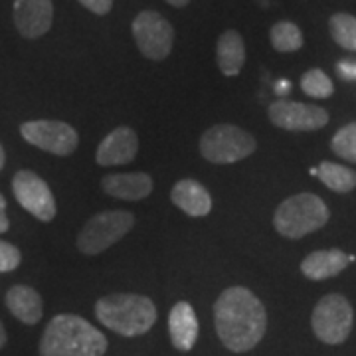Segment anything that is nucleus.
I'll use <instances>...</instances> for the list:
<instances>
[{
	"mask_svg": "<svg viewBox=\"0 0 356 356\" xmlns=\"http://www.w3.org/2000/svg\"><path fill=\"white\" fill-rule=\"evenodd\" d=\"M133 38L139 46L140 54L153 62L168 58L175 44V28L163 14L154 10H143L133 20Z\"/></svg>",
	"mask_w": 356,
	"mask_h": 356,
	"instance_id": "obj_8",
	"label": "nucleus"
},
{
	"mask_svg": "<svg viewBox=\"0 0 356 356\" xmlns=\"http://www.w3.org/2000/svg\"><path fill=\"white\" fill-rule=\"evenodd\" d=\"M198 331H200L198 318L191 303L178 301L168 315V332H170V341L175 344V348L188 353L198 341Z\"/></svg>",
	"mask_w": 356,
	"mask_h": 356,
	"instance_id": "obj_15",
	"label": "nucleus"
},
{
	"mask_svg": "<svg viewBox=\"0 0 356 356\" xmlns=\"http://www.w3.org/2000/svg\"><path fill=\"white\" fill-rule=\"evenodd\" d=\"M13 192L16 202L24 208L26 212H30L34 218H38L40 222H50L56 218V200L51 194L50 186L46 184V180L32 172V170H20L13 178Z\"/></svg>",
	"mask_w": 356,
	"mask_h": 356,
	"instance_id": "obj_10",
	"label": "nucleus"
},
{
	"mask_svg": "<svg viewBox=\"0 0 356 356\" xmlns=\"http://www.w3.org/2000/svg\"><path fill=\"white\" fill-rule=\"evenodd\" d=\"M54 22L51 0H14V24L28 40L44 36Z\"/></svg>",
	"mask_w": 356,
	"mask_h": 356,
	"instance_id": "obj_12",
	"label": "nucleus"
},
{
	"mask_svg": "<svg viewBox=\"0 0 356 356\" xmlns=\"http://www.w3.org/2000/svg\"><path fill=\"white\" fill-rule=\"evenodd\" d=\"M332 40L348 51H356V16L346 13L332 14L329 20Z\"/></svg>",
	"mask_w": 356,
	"mask_h": 356,
	"instance_id": "obj_22",
	"label": "nucleus"
},
{
	"mask_svg": "<svg viewBox=\"0 0 356 356\" xmlns=\"http://www.w3.org/2000/svg\"><path fill=\"white\" fill-rule=\"evenodd\" d=\"M79 4L86 6L93 14H99V16L109 14L113 8V0H79Z\"/></svg>",
	"mask_w": 356,
	"mask_h": 356,
	"instance_id": "obj_26",
	"label": "nucleus"
},
{
	"mask_svg": "<svg viewBox=\"0 0 356 356\" xmlns=\"http://www.w3.org/2000/svg\"><path fill=\"white\" fill-rule=\"evenodd\" d=\"M355 261L353 255H346L341 250H318L309 254L301 264L303 275L313 281L331 280L346 269V266Z\"/></svg>",
	"mask_w": 356,
	"mask_h": 356,
	"instance_id": "obj_16",
	"label": "nucleus"
},
{
	"mask_svg": "<svg viewBox=\"0 0 356 356\" xmlns=\"http://www.w3.org/2000/svg\"><path fill=\"white\" fill-rule=\"evenodd\" d=\"M301 89H303V93H307L309 97L327 99V97L332 95L334 86H332L331 77L327 76L323 70H309L301 77Z\"/></svg>",
	"mask_w": 356,
	"mask_h": 356,
	"instance_id": "obj_23",
	"label": "nucleus"
},
{
	"mask_svg": "<svg viewBox=\"0 0 356 356\" xmlns=\"http://www.w3.org/2000/svg\"><path fill=\"white\" fill-rule=\"evenodd\" d=\"M269 38H271V46L281 54H291L303 48V32L299 30V26L287 20L271 26Z\"/></svg>",
	"mask_w": 356,
	"mask_h": 356,
	"instance_id": "obj_21",
	"label": "nucleus"
},
{
	"mask_svg": "<svg viewBox=\"0 0 356 356\" xmlns=\"http://www.w3.org/2000/svg\"><path fill=\"white\" fill-rule=\"evenodd\" d=\"M329 208L317 194L301 192L283 200L275 210L273 226L281 236L289 240H299L321 229L329 222Z\"/></svg>",
	"mask_w": 356,
	"mask_h": 356,
	"instance_id": "obj_4",
	"label": "nucleus"
},
{
	"mask_svg": "<svg viewBox=\"0 0 356 356\" xmlns=\"http://www.w3.org/2000/svg\"><path fill=\"white\" fill-rule=\"evenodd\" d=\"M95 317L109 331L123 337H139L156 323L154 303L137 293H115L95 303Z\"/></svg>",
	"mask_w": 356,
	"mask_h": 356,
	"instance_id": "obj_3",
	"label": "nucleus"
},
{
	"mask_svg": "<svg viewBox=\"0 0 356 356\" xmlns=\"http://www.w3.org/2000/svg\"><path fill=\"white\" fill-rule=\"evenodd\" d=\"M6 339H8V337H6V329H4V325H2V321H0V348L6 344Z\"/></svg>",
	"mask_w": 356,
	"mask_h": 356,
	"instance_id": "obj_31",
	"label": "nucleus"
},
{
	"mask_svg": "<svg viewBox=\"0 0 356 356\" xmlns=\"http://www.w3.org/2000/svg\"><path fill=\"white\" fill-rule=\"evenodd\" d=\"M6 307L14 317L22 321L24 325H36L44 313L40 293L28 285L10 287L6 293Z\"/></svg>",
	"mask_w": 356,
	"mask_h": 356,
	"instance_id": "obj_18",
	"label": "nucleus"
},
{
	"mask_svg": "<svg viewBox=\"0 0 356 356\" xmlns=\"http://www.w3.org/2000/svg\"><path fill=\"white\" fill-rule=\"evenodd\" d=\"M317 177L327 188L334 192H350L356 188V172L348 166L325 161L317 168Z\"/></svg>",
	"mask_w": 356,
	"mask_h": 356,
	"instance_id": "obj_20",
	"label": "nucleus"
},
{
	"mask_svg": "<svg viewBox=\"0 0 356 356\" xmlns=\"http://www.w3.org/2000/svg\"><path fill=\"white\" fill-rule=\"evenodd\" d=\"M269 121L285 131H318L329 123V113L317 105L280 99L269 105Z\"/></svg>",
	"mask_w": 356,
	"mask_h": 356,
	"instance_id": "obj_11",
	"label": "nucleus"
},
{
	"mask_svg": "<svg viewBox=\"0 0 356 356\" xmlns=\"http://www.w3.org/2000/svg\"><path fill=\"white\" fill-rule=\"evenodd\" d=\"M4 163H6V154H4V149H2V145H0V170L4 168Z\"/></svg>",
	"mask_w": 356,
	"mask_h": 356,
	"instance_id": "obj_32",
	"label": "nucleus"
},
{
	"mask_svg": "<svg viewBox=\"0 0 356 356\" xmlns=\"http://www.w3.org/2000/svg\"><path fill=\"white\" fill-rule=\"evenodd\" d=\"M22 261V254L20 250L13 245V243L0 240V273H8L14 271Z\"/></svg>",
	"mask_w": 356,
	"mask_h": 356,
	"instance_id": "obj_25",
	"label": "nucleus"
},
{
	"mask_svg": "<svg viewBox=\"0 0 356 356\" xmlns=\"http://www.w3.org/2000/svg\"><path fill=\"white\" fill-rule=\"evenodd\" d=\"M170 198L184 214L192 218H202L210 214V210H212L210 192L206 191L200 182L191 180V178L178 180L172 192H170Z\"/></svg>",
	"mask_w": 356,
	"mask_h": 356,
	"instance_id": "obj_17",
	"label": "nucleus"
},
{
	"mask_svg": "<svg viewBox=\"0 0 356 356\" xmlns=\"http://www.w3.org/2000/svg\"><path fill=\"white\" fill-rule=\"evenodd\" d=\"M20 135L30 145L58 156L72 154L79 145L77 131L64 121H48V119L26 121L20 125Z\"/></svg>",
	"mask_w": 356,
	"mask_h": 356,
	"instance_id": "obj_9",
	"label": "nucleus"
},
{
	"mask_svg": "<svg viewBox=\"0 0 356 356\" xmlns=\"http://www.w3.org/2000/svg\"><path fill=\"white\" fill-rule=\"evenodd\" d=\"M170 6H175V8H184V6H188L191 4V0H166Z\"/></svg>",
	"mask_w": 356,
	"mask_h": 356,
	"instance_id": "obj_30",
	"label": "nucleus"
},
{
	"mask_svg": "<svg viewBox=\"0 0 356 356\" xmlns=\"http://www.w3.org/2000/svg\"><path fill=\"white\" fill-rule=\"evenodd\" d=\"M8 228H10V222H8V218H6V200H4V196L0 194V234L8 232Z\"/></svg>",
	"mask_w": 356,
	"mask_h": 356,
	"instance_id": "obj_28",
	"label": "nucleus"
},
{
	"mask_svg": "<svg viewBox=\"0 0 356 356\" xmlns=\"http://www.w3.org/2000/svg\"><path fill=\"white\" fill-rule=\"evenodd\" d=\"M275 91L280 93V95H287L289 91H291V83L287 81V79H281L275 83Z\"/></svg>",
	"mask_w": 356,
	"mask_h": 356,
	"instance_id": "obj_29",
	"label": "nucleus"
},
{
	"mask_svg": "<svg viewBox=\"0 0 356 356\" xmlns=\"http://www.w3.org/2000/svg\"><path fill=\"white\" fill-rule=\"evenodd\" d=\"M139 151L137 133L131 127L113 129L97 147L95 161L102 166H121L129 165Z\"/></svg>",
	"mask_w": 356,
	"mask_h": 356,
	"instance_id": "obj_13",
	"label": "nucleus"
},
{
	"mask_svg": "<svg viewBox=\"0 0 356 356\" xmlns=\"http://www.w3.org/2000/svg\"><path fill=\"white\" fill-rule=\"evenodd\" d=\"M216 60L220 72L226 77L238 76L245 64V44L238 30H226L216 44Z\"/></svg>",
	"mask_w": 356,
	"mask_h": 356,
	"instance_id": "obj_19",
	"label": "nucleus"
},
{
	"mask_svg": "<svg viewBox=\"0 0 356 356\" xmlns=\"http://www.w3.org/2000/svg\"><path fill=\"white\" fill-rule=\"evenodd\" d=\"M332 153L348 163H356V123L344 125L334 133L331 140Z\"/></svg>",
	"mask_w": 356,
	"mask_h": 356,
	"instance_id": "obj_24",
	"label": "nucleus"
},
{
	"mask_svg": "<svg viewBox=\"0 0 356 356\" xmlns=\"http://www.w3.org/2000/svg\"><path fill=\"white\" fill-rule=\"evenodd\" d=\"M135 226V216L127 210H109L89 218L77 236V248L86 255H97L125 238Z\"/></svg>",
	"mask_w": 356,
	"mask_h": 356,
	"instance_id": "obj_5",
	"label": "nucleus"
},
{
	"mask_svg": "<svg viewBox=\"0 0 356 356\" xmlns=\"http://www.w3.org/2000/svg\"><path fill=\"white\" fill-rule=\"evenodd\" d=\"M355 323V313L348 299H344L339 293L325 295L318 301L313 315H311V325L317 334L318 341L325 344H341L348 339Z\"/></svg>",
	"mask_w": 356,
	"mask_h": 356,
	"instance_id": "obj_7",
	"label": "nucleus"
},
{
	"mask_svg": "<svg viewBox=\"0 0 356 356\" xmlns=\"http://www.w3.org/2000/svg\"><path fill=\"white\" fill-rule=\"evenodd\" d=\"M105 194L119 200H143L153 192V178L147 172H125V175H107L102 180Z\"/></svg>",
	"mask_w": 356,
	"mask_h": 356,
	"instance_id": "obj_14",
	"label": "nucleus"
},
{
	"mask_svg": "<svg viewBox=\"0 0 356 356\" xmlns=\"http://www.w3.org/2000/svg\"><path fill=\"white\" fill-rule=\"evenodd\" d=\"M107 339L99 329L77 315H56L40 341V356H103Z\"/></svg>",
	"mask_w": 356,
	"mask_h": 356,
	"instance_id": "obj_2",
	"label": "nucleus"
},
{
	"mask_svg": "<svg viewBox=\"0 0 356 356\" xmlns=\"http://www.w3.org/2000/svg\"><path fill=\"white\" fill-rule=\"evenodd\" d=\"M214 323L226 348L232 353H248L266 334V307L250 289L228 287L214 303Z\"/></svg>",
	"mask_w": 356,
	"mask_h": 356,
	"instance_id": "obj_1",
	"label": "nucleus"
},
{
	"mask_svg": "<svg viewBox=\"0 0 356 356\" xmlns=\"http://www.w3.org/2000/svg\"><path fill=\"white\" fill-rule=\"evenodd\" d=\"M257 143L242 127L236 125H214L204 131L200 139V153L214 165H232L243 161L254 153Z\"/></svg>",
	"mask_w": 356,
	"mask_h": 356,
	"instance_id": "obj_6",
	"label": "nucleus"
},
{
	"mask_svg": "<svg viewBox=\"0 0 356 356\" xmlns=\"http://www.w3.org/2000/svg\"><path fill=\"white\" fill-rule=\"evenodd\" d=\"M337 74L346 81H356V60H341L337 64Z\"/></svg>",
	"mask_w": 356,
	"mask_h": 356,
	"instance_id": "obj_27",
	"label": "nucleus"
}]
</instances>
